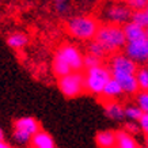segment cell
<instances>
[{"mask_svg": "<svg viewBox=\"0 0 148 148\" xmlns=\"http://www.w3.org/2000/svg\"><path fill=\"white\" fill-rule=\"evenodd\" d=\"M54 10L56 12L60 14V15H64L69 11V5H68V1H60V3H56L54 4Z\"/></svg>", "mask_w": 148, "mask_h": 148, "instance_id": "f1b7e54d", "label": "cell"}, {"mask_svg": "<svg viewBox=\"0 0 148 148\" xmlns=\"http://www.w3.org/2000/svg\"><path fill=\"white\" fill-rule=\"evenodd\" d=\"M116 139H117L116 130L112 129L99 130L98 133L95 135V143H97L98 148H114L116 147Z\"/></svg>", "mask_w": 148, "mask_h": 148, "instance_id": "7c38bea8", "label": "cell"}, {"mask_svg": "<svg viewBox=\"0 0 148 148\" xmlns=\"http://www.w3.org/2000/svg\"><path fill=\"white\" fill-rule=\"evenodd\" d=\"M94 40L98 41L103 46V49L108 54H114L124 50L128 42L124 33V27L120 25H112V23H102Z\"/></svg>", "mask_w": 148, "mask_h": 148, "instance_id": "6da1fadb", "label": "cell"}, {"mask_svg": "<svg viewBox=\"0 0 148 148\" xmlns=\"http://www.w3.org/2000/svg\"><path fill=\"white\" fill-rule=\"evenodd\" d=\"M105 114L113 121H122L125 118V106L118 101H103Z\"/></svg>", "mask_w": 148, "mask_h": 148, "instance_id": "9c48e42d", "label": "cell"}, {"mask_svg": "<svg viewBox=\"0 0 148 148\" xmlns=\"http://www.w3.org/2000/svg\"><path fill=\"white\" fill-rule=\"evenodd\" d=\"M57 87L61 94L67 98H77L86 92L84 86V72L73 71L65 76L57 77Z\"/></svg>", "mask_w": 148, "mask_h": 148, "instance_id": "5b68a950", "label": "cell"}, {"mask_svg": "<svg viewBox=\"0 0 148 148\" xmlns=\"http://www.w3.org/2000/svg\"><path fill=\"white\" fill-rule=\"evenodd\" d=\"M122 27H124V33H125V37H126V41H128V42L145 38V29L139 26L137 23L130 21V22L125 23Z\"/></svg>", "mask_w": 148, "mask_h": 148, "instance_id": "9a60e30c", "label": "cell"}, {"mask_svg": "<svg viewBox=\"0 0 148 148\" xmlns=\"http://www.w3.org/2000/svg\"><path fill=\"white\" fill-rule=\"evenodd\" d=\"M132 14H133V10L130 8L128 3L112 0V1H109L103 5L99 15H101V19L105 23L124 26L125 23L130 22Z\"/></svg>", "mask_w": 148, "mask_h": 148, "instance_id": "277c9868", "label": "cell"}, {"mask_svg": "<svg viewBox=\"0 0 148 148\" xmlns=\"http://www.w3.org/2000/svg\"><path fill=\"white\" fill-rule=\"evenodd\" d=\"M137 122H139L141 133H144V136L148 135V113H143V116L140 117V120Z\"/></svg>", "mask_w": 148, "mask_h": 148, "instance_id": "83f0119b", "label": "cell"}, {"mask_svg": "<svg viewBox=\"0 0 148 148\" xmlns=\"http://www.w3.org/2000/svg\"><path fill=\"white\" fill-rule=\"evenodd\" d=\"M145 38L148 40V29H145Z\"/></svg>", "mask_w": 148, "mask_h": 148, "instance_id": "836d02e7", "label": "cell"}, {"mask_svg": "<svg viewBox=\"0 0 148 148\" xmlns=\"http://www.w3.org/2000/svg\"><path fill=\"white\" fill-rule=\"evenodd\" d=\"M122 95H124V90H122L121 84L114 77H112L108 84L105 86L102 94H101V98H102V101H117Z\"/></svg>", "mask_w": 148, "mask_h": 148, "instance_id": "8fae6325", "label": "cell"}, {"mask_svg": "<svg viewBox=\"0 0 148 148\" xmlns=\"http://www.w3.org/2000/svg\"><path fill=\"white\" fill-rule=\"evenodd\" d=\"M120 84H121L122 90H124V94L126 95H133L135 97L137 92L140 91L139 84H137V79H136V75H116L113 76Z\"/></svg>", "mask_w": 148, "mask_h": 148, "instance_id": "30bf717a", "label": "cell"}, {"mask_svg": "<svg viewBox=\"0 0 148 148\" xmlns=\"http://www.w3.org/2000/svg\"><path fill=\"white\" fill-rule=\"evenodd\" d=\"M99 19L91 15H75L67 21L65 29L69 36L80 41H92L99 30Z\"/></svg>", "mask_w": 148, "mask_h": 148, "instance_id": "7a4b0ae2", "label": "cell"}, {"mask_svg": "<svg viewBox=\"0 0 148 148\" xmlns=\"http://www.w3.org/2000/svg\"><path fill=\"white\" fill-rule=\"evenodd\" d=\"M128 4L133 11H139V10H145L148 0H129Z\"/></svg>", "mask_w": 148, "mask_h": 148, "instance_id": "4316f807", "label": "cell"}, {"mask_svg": "<svg viewBox=\"0 0 148 148\" xmlns=\"http://www.w3.org/2000/svg\"><path fill=\"white\" fill-rule=\"evenodd\" d=\"M135 103L143 110V113H148V91H139L135 95Z\"/></svg>", "mask_w": 148, "mask_h": 148, "instance_id": "cb8c5ba5", "label": "cell"}, {"mask_svg": "<svg viewBox=\"0 0 148 148\" xmlns=\"http://www.w3.org/2000/svg\"><path fill=\"white\" fill-rule=\"evenodd\" d=\"M139 148H148V147L145 145V144H144V145H139Z\"/></svg>", "mask_w": 148, "mask_h": 148, "instance_id": "e575fe53", "label": "cell"}, {"mask_svg": "<svg viewBox=\"0 0 148 148\" xmlns=\"http://www.w3.org/2000/svg\"><path fill=\"white\" fill-rule=\"evenodd\" d=\"M136 79L139 84L140 91H148V67L147 65H140L136 72Z\"/></svg>", "mask_w": 148, "mask_h": 148, "instance_id": "ffe728a7", "label": "cell"}, {"mask_svg": "<svg viewBox=\"0 0 148 148\" xmlns=\"http://www.w3.org/2000/svg\"><path fill=\"white\" fill-rule=\"evenodd\" d=\"M27 42H29V38L23 33H12L7 37V45L15 50L23 49L27 45Z\"/></svg>", "mask_w": 148, "mask_h": 148, "instance_id": "ac0fdd59", "label": "cell"}, {"mask_svg": "<svg viewBox=\"0 0 148 148\" xmlns=\"http://www.w3.org/2000/svg\"><path fill=\"white\" fill-rule=\"evenodd\" d=\"M14 128L26 130V132H29L33 136L36 135L38 130H41L38 121L36 118H33V117H21V118H18L16 121L14 122Z\"/></svg>", "mask_w": 148, "mask_h": 148, "instance_id": "2e32d148", "label": "cell"}, {"mask_svg": "<svg viewBox=\"0 0 148 148\" xmlns=\"http://www.w3.org/2000/svg\"><path fill=\"white\" fill-rule=\"evenodd\" d=\"M30 145L33 148H57L54 144L53 137L45 130H38L36 135L33 136Z\"/></svg>", "mask_w": 148, "mask_h": 148, "instance_id": "5bb4252c", "label": "cell"}, {"mask_svg": "<svg viewBox=\"0 0 148 148\" xmlns=\"http://www.w3.org/2000/svg\"><path fill=\"white\" fill-rule=\"evenodd\" d=\"M56 53L60 54L67 61L68 65L72 68V71H82L84 68V64H83L84 56L77 46L72 45V44H64L58 48Z\"/></svg>", "mask_w": 148, "mask_h": 148, "instance_id": "ba28073f", "label": "cell"}, {"mask_svg": "<svg viewBox=\"0 0 148 148\" xmlns=\"http://www.w3.org/2000/svg\"><path fill=\"white\" fill-rule=\"evenodd\" d=\"M87 53L94 54V56L102 58V60L108 56V53H106L105 49H103V46L99 44L98 41H95V40H92V41L88 42V45H87Z\"/></svg>", "mask_w": 148, "mask_h": 148, "instance_id": "7402d4cb", "label": "cell"}, {"mask_svg": "<svg viewBox=\"0 0 148 148\" xmlns=\"http://www.w3.org/2000/svg\"><path fill=\"white\" fill-rule=\"evenodd\" d=\"M112 71L110 68L106 67L105 64L97 65L94 68L86 69L84 71V86L86 92L91 95H99L102 94L105 86L112 79Z\"/></svg>", "mask_w": 148, "mask_h": 148, "instance_id": "3957f363", "label": "cell"}, {"mask_svg": "<svg viewBox=\"0 0 148 148\" xmlns=\"http://www.w3.org/2000/svg\"><path fill=\"white\" fill-rule=\"evenodd\" d=\"M60 1H68V0H54V3H60Z\"/></svg>", "mask_w": 148, "mask_h": 148, "instance_id": "1f68e13d", "label": "cell"}, {"mask_svg": "<svg viewBox=\"0 0 148 148\" xmlns=\"http://www.w3.org/2000/svg\"><path fill=\"white\" fill-rule=\"evenodd\" d=\"M52 68H53V72L54 75L57 77H61V76H65L68 73H71L72 68L68 65V63L64 60L60 54H54V58H53V64H52Z\"/></svg>", "mask_w": 148, "mask_h": 148, "instance_id": "e0dca14e", "label": "cell"}, {"mask_svg": "<svg viewBox=\"0 0 148 148\" xmlns=\"http://www.w3.org/2000/svg\"><path fill=\"white\" fill-rule=\"evenodd\" d=\"M124 129L128 132V133H130V135H139L140 132V126H139V122H136V121H128L125 122V126H124Z\"/></svg>", "mask_w": 148, "mask_h": 148, "instance_id": "484cf974", "label": "cell"}, {"mask_svg": "<svg viewBox=\"0 0 148 148\" xmlns=\"http://www.w3.org/2000/svg\"><path fill=\"white\" fill-rule=\"evenodd\" d=\"M132 22L137 23L139 26L143 29H148V12L145 10H139V11H133L132 14Z\"/></svg>", "mask_w": 148, "mask_h": 148, "instance_id": "603a6c76", "label": "cell"}, {"mask_svg": "<svg viewBox=\"0 0 148 148\" xmlns=\"http://www.w3.org/2000/svg\"><path fill=\"white\" fill-rule=\"evenodd\" d=\"M117 139L114 148H139V143L136 140V136L128 133L125 129L116 130Z\"/></svg>", "mask_w": 148, "mask_h": 148, "instance_id": "4fadbf2b", "label": "cell"}, {"mask_svg": "<svg viewBox=\"0 0 148 148\" xmlns=\"http://www.w3.org/2000/svg\"><path fill=\"white\" fill-rule=\"evenodd\" d=\"M141 116H143V110L136 103H128V105H125V118H128V121L137 122Z\"/></svg>", "mask_w": 148, "mask_h": 148, "instance_id": "44dd1931", "label": "cell"}, {"mask_svg": "<svg viewBox=\"0 0 148 148\" xmlns=\"http://www.w3.org/2000/svg\"><path fill=\"white\" fill-rule=\"evenodd\" d=\"M144 139H145V140H144V141H145V145L148 147V135H145V137H144Z\"/></svg>", "mask_w": 148, "mask_h": 148, "instance_id": "4dcf8cb0", "label": "cell"}, {"mask_svg": "<svg viewBox=\"0 0 148 148\" xmlns=\"http://www.w3.org/2000/svg\"><path fill=\"white\" fill-rule=\"evenodd\" d=\"M32 139H33V135H30L29 132L14 128L12 140H14V143L15 144H18V145H21V147H26V145H29V144H32Z\"/></svg>", "mask_w": 148, "mask_h": 148, "instance_id": "d6986e66", "label": "cell"}, {"mask_svg": "<svg viewBox=\"0 0 148 148\" xmlns=\"http://www.w3.org/2000/svg\"><path fill=\"white\" fill-rule=\"evenodd\" d=\"M124 53L129 58H132L137 65H147L148 64V40L137 41H130L126 42L125 48H124Z\"/></svg>", "mask_w": 148, "mask_h": 148, "instance_id": "52a82bcc", "label": "cell"}, {"mask_svg": "<svg viewBox=\"0 0 148 148\" xmlns=\"http://www.w3.org/2000/svg\"><path fill=\"white\" fill-rule=\"evenodd\" d=\"M4 130L1 129V128H0V140H1V141H4Z\"/></svg>", "mask_w": 148, "mask_h": 148, "instance_id": "f546056e", "label": "cell"}, {"mask_svg": "<svg viewBox=\"0 0 148 148\" xmlns=\"http://www.w3.org/2000/svg\"><path fill=\"white\" fill-rule=\"evenodd\" d=\"M109 68L112 71V76L116 75H136L139 65L126 56L124 52H118V53L112 54L110 61H109Z\"/></svg>", "mask_w": 148, "mask_h": 148, "instance_id": "8992f818", "label": "cell"}, {"mask_svg": "<svg viewBox=\"0 0 148 148\" xmlns=\"http://www.w3.org/2000/svg\"><path fill=\"white\" fill-rule=\"evenodd\" d=\"M145 11H147V12H148V4H147V7H145Z\"/></svg>", "mask_w": 148, "mask_h": 148, "instance_id": "d590c367", "label": "cell"}, {"mask_svg": "<svg viewBox=\"0 0 148 148\" xmlns=\"http://www.w3.org/2000/svg\"><path fill=\"white\" fill-rule=\"evenodd\" d=\"M147 67H148V64H147Z\"/></svg>", "mask_w": 148, "mask_h": 148, "instance_id": "8d00e7d4", "label": "cell"}, {"mask_svg": "<svg viewBox=\"0 0 148 148\" xmlns=\"http://www.w3.org/2000/svg\"><path fill=\"white\" fill-rule=\"evenodd\" d=\"M116 1H122V3H128L129 0H116Z\"/></svg>", "mask_w": 148, "mask_h": 148, "instance_id": "d6a6232c", "label": "cell"}, {"mask_svg": "<svg viewBox=\"0 0 148 148\" xmlns=\"http://www.w3.org/2000/svg\"><path fill=\"white\" fill-rule=\"evenodd\" d=\"M83 64H84V69H90V68H94L97 65H101L102 63V58L97 57L94 54L86 53L84 57H83Z\"/></svg>", "mask_w": 148, "mask_h": 148, "instance_id": "d4e9b609", "label": "cell"}]
</instances>
